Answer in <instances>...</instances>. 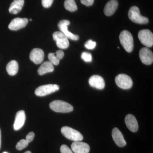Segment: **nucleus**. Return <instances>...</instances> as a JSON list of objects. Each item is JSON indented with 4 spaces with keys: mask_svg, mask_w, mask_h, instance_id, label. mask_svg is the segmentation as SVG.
<instances>
[{
    "mask_svg": "<svg viewBox=\"0 0 153 153\" xmlns=\"http://www.w3.org/2000/svg\"><path fill=\"white\" fill-rule=\"evenodd\" d=\"M60 150L61 153H73L72 151L66 145L61 146Z\"/></svg>",
    "mask_w": 153,
    "mask_h": 153,
    "instance_id": "nucleus-27",
    "label": "nucleus"
},
{
    "mask_svg": "<svg viewBox=\"0 0 153 153\" xmlns=\"http://www.w3.org/2000/svg\"><path fill=\"white\" fill-rule=\"evenodd\" d=\"M59 85L56 84H47L37 88L35 93L38 96H45L59 90Z\"/></svg>",
    "mask_w": 153,
    "mask_h": 153,
    "instance_id": "nucleus-5",
    "label": "nucleus"
},
{
    "mask_svg": "<svg viewBox=\"0 0 153 153\" xmlns=\"http://www.w3.org/2000/svg\"><path fill=\"white\" fill-rule=\"evenodd\" d=\"M1 129H0V149H1Z\"/></svg>",
    "mask_w": 153,
    "mask_h": 153,
    "instance_id": "nucleus-32",
    "label": "nucleus"
},
{
    "mask_svg": "<svg viewBox=\"0 0 153 153\" xmlns=\"http://www.w3.org/2000/svg\"><path fill=\"white\" fill-rule=\"evenodd\" d=\"M55 56L59 59V60H61L64 57V53L62 50H57L55 53Z\"/></svg>",
    "mask_w": 153,
    "mask_h": 153,
    "instance_id": "nucleus-30",
    "label": "nucleus"
},
{
    "mask_svg": "<svg viewBox=\"0 0 153 153\" xmlns=\"http://www.w3.org/2000/svg\"><path fill=\"white\" fill-rule=\"evenodd\" d=\"M3 153H8L7 152H4Z\"/></svg>",
    "mask_w": 153,
    "mask_h": 153,
    "instance_id": "nucleus-35",
    "label": "nucleus"
},
{
    "mask_svg": "<svg viewBox=\"0 0 153 153\" xmlns=\"http://www.w3.org/2000/svg\"><path fill=\"white\" fill-rule=\"evenodd\" d=\"M139 56L141 61L146 65H151L153 62V54L148 47H143L140 50Z\"/></svg>",
    "mask_w": 153,
    "mask_h": 153,
    "instance_id": "nucleus-10",
    "label": "nucleus"
},
{
    "mask_svg": "<svg viewBox=\"0 0 153 153\" xmlns=\"http://www.w3.org/2000/svg\"><path fill=\"white\" fill-rule=\"evenodd\" d=\"M115 82L119 87L123 89L131 88L133 85L131 78L125 74H119L115 77Z\"/></svg>",
    "mask_w": 153,
    "mask_h": 153,
    "instance_id": "nucleus-7",
    "label": "nucleus"
},
{
    "mask_svg": "<svg viewBox=\"0 0 153 153\" xmlns=\"http://www.w3.org/2000/svg\"><path fill=\"white\" fill-rule=\"evenodd\" d=\"M61 132L66 138L74 141V142L81 141L83 140V136L82 134L69 127H63L61 128Z\"/></svg>",
    "mask_w": 153,
    "mask_h": 153,
    "instance_id": "nucleus-4",
    "label": "nucleus"
},
{
    "mask_svg": "<svg viewBox=\"0 0 153 153\" xmlns=\"http://www.w3.org/2000/svg\"><path fill=\"white\" fill-rule=\"evenodd\" d=\"M81 58L86 62H90L92 61V56L91 54L87 52H83L81 56Z\"/></svg>",
    "mask_w": 153,
    "mask_h": 153,
    "instance_id": "nucleus-25",
    "label": "nucleus"
},
{
    "mask_svg": "<svg viewBox=\"0 0 153 153\" xmlns=\"http://www.w3.org/2000/svg\"><path fill=\"white\" fill-rule=\"evenodd\" d=\"M54 0H42V5L44 8H48L52 6Z\"/></svg>",
    "mask_w": 153,
    "mask_h": 153,
    "instance_id": "nucleus-28",
    "label": "nucleus"
},
{
    "mask_svg": "<svg viewBox=\"0 0 153 153\" xmlns=\"http://www.w3.org/2000/svg\"><path fill=\"white\" fill-rule=\"evenodd\" d=\"M88 82L90 86L97 89H103L105 86L104 79L102 76L98 75L91 76L89 78Z\"/></svg>",
    "mask_w": 153,
    "mask_h": 153,
    "instance_id": "nucleus-14",
    "label": "nucleus"
},
{
    "mask_svg": "<svg viewBox=\"0 0 153 153\" xmlns=\"http://www.w3.org/2000/svg\"><path fill=\"white\" fill-rule=\"evenodd\" d=\"M70 22L67 20L60 21L58 24V27L60 32L63 33L68 39L73 41H77L79 39V36L75 35L69 32L68 30V26L70 25Z\"/></svg>",
    "mask_w": 153,
    "mask_h": 153,
    "instance_id": "nucleus-9",
    "label": "nucleus"
},
{
    "mask_svg": "<svg viewBox=\"0 0 153 153\" xmlns=\"http://www.w3.org/2000/svg\"><path fill=\"white\" fill-rule=\"evenodd\" d=\"M128 16L132 22L136 24H146L149 22L148 18L140 15L139 9L136 6L131 7L128 11Z\"/></svg>",
    "mask_w": 153,
    "mask_h": 153,
    "instance_id": "nucleus-3",
    "label": "nucleus"
},
{
    "mask_svg": "<svg viewBox=\"0 0 153 153\" xmlns=\"http://www.w3.org/2000/svg\"><path fill=\"white\" fill-rule=\"evenodd\" d=\"M44 57V53L42 49L35 48L31 51L30 58L31 61L36 64H40L43 62Z\"/></svg>",
    "mask_w": 153,
    "mask_h": 153,
    "instance_id": "nucleus-12",
    "label": "nucleus"
},
{
    "mask_svg": "<svg viewBox=\"0 0 153 153\" xmlns=\"http://www.w3.org/2000/svg\"><path fill=\"white\" fill-rule=\"evenodd\" d=\"M80 2L82 4L88 7L93 4L94 0H80Z\"/></svg>",
    "mask_w": 153,
    "mask_h": 153,
    "instance_id": "nucleus-31",
    "label": "nucleus"
},
{
    "mask_svg": "<svg viewBox=\"0 0 153 153\" xmlns=\"http://www.w3.org/2000/svg\"><path fill=\"white\" fill-rule=\"evenodd\" d=\"M29 144V143L26 140H21L19 142L17 143L16 148L18 150H22L23 149L27 147Z\"/></svg>",
    "mask_w": 153,
    "mask_h": 153,
    "instance_id": "nucleus-24",
    "label": "nucleus"
},
{
    "mask_svg": "<svg viewBox=\"0 0 153 153\" xmlns=\"http://www.w3.org/2000/svg\"><path fill=\"white\" fill-rule=\"evenodd\" d=\"M30 21H32V19H30Z\"/></svg>",
    "mask_w": 153,
    "mask_h": 153,
    "instance_id": "nucleus-34",
    "label": "nucleus"
},
{
    "mask_svg": "<svg viewBox=\"0 0 153 153\" xmlns=\"http://www.w3.org/2000/svg\"><path fill=\"white\" fill-rule=\"evenodd\" d=\"M54 70L53 64L49 61H47L41 64L38 69V72L39 75H42L46 73L53 72Z\"/></svg>",
    "mask_w": 153,
    "mask_h": 153,
    "instance_id": "nucleus-20",
    "label": "nucleus"
},
{
    "mask_svg": "<svg viewBox=\"0 0 153 153\" xmlns=\"http://www.w3.org/2000/svg\"><path fill=\"white\" fill-rule=\"evenodd\" d=\"M125 122L129 129L133 132H136L138 130V124L135 117L132 114L127 115L125 118Z\"/></svg>",
    "mask_w": 153,
    "mask_h": 153,
    "instance_id": "nucleus-17",
    "label": "nucleus"
},
{
    "mask_svg": "<svg viewBox=\"0 0 153 153\" xmlns=\"http://www.w3.org/2000/svg\"><path fill=\"white\" fill-rule=\"evenodd\" d=\"M28 23V19L26 18H15L12 20L9 24V29L13 31H16L24 28L27 26Z\"/></svg>",
    "mask_w": 153,
    "mask_h": 153,
    "instance_id": "nucleus-11",
    "label": "nucleus"
},
{
    "mask_svg": "<svg viewBox=\"0 0 153 153\" xmlns=\"http://www.w3.org/2000/svg\"><path fill=\"white\" fill-rule=\"evenodd\" d=\"M141 43L147 47H152L153 45V34L149 30H140L138 35Z\"/></svg>",
    "mask_w": 153,
    "mask_h": 153,
    "instance_id": "nucleus-6",
    "label": "nucleus"
},
{
    "mask_svg": "<svg viewBox=\"0 0 153 153\" xmlns=\"http://www.w3.org/2000/svg\"><path fill=\"white\" fill-rule=\"evenodd\" d=\"M35 134L33 132H30L26 136V140L28 143L31 142L34 139Z\"/></svg>",
    "mask_w": 153,
    "mask_h": 153,
    "instance_id": "nucleus-29",
    "label": "nucleus"
},
{
    "mask_svg": "<svg viewBox=\"0 0 153 153\" xmlns=\"http://www.w3.org/2000/svg\"><path fill=\"white\" fill-rule=\"evenodd\" d=\"M118 6L117 0H110L105 5L104 9L105 14L108 16H112L115 12Z\"/></svg>",
    "mask_w": 153,
    "mask_h": 153,
    "instance_id": "nucleus-18",
    "label": "nucleus"
},
{
    "mask_svg": "<svg viewBox=\"0 0 153 153\" xmlns=\"http://www.w3.org/2000/svg\"><path fill=\"white\" fill-rule=\"evenodd\" d=\"M25 153H31L30 151H27V152H25Z\"/></svg>",
    "mask_w": 153,
    "mask_h": 153,
    "instance_id": "nucleus-33",
    "label": "nucleus"
},
{
    "mask_svg": "<svg viewBox=\"0 0 153 153\" xmlns=\"http://www.w3.org/2000/svg\"><path fill=\"white\" fill-rule=\"evenodd\" d=\"M49 107L52 111L56 112L68 113L73 110L71 105L62 100H54L50 103Z\"/></svg>",
    "mask_w": 153,
    "mask_h": 153,
    "instance_id": "nucleus-2",
    "label": "nucleus"
},
{
    "mask_svg": "<svg viewBox=\"0 0 153 153\" xmlns=\"http://www.w3.org/2000/svg\"><path fill=\"white\" fill-rule=\"evenodd\" d=\"M85 48L88 49H93L96 46V42L92 41L91 40L88 41L84 45Z\"/></svg>",
    "mask_w": 153,
    "mask_h": 153,
    "instance_id": "nucleus-26",
    "label": "nucleus"
},
{
    "mask_svg": "<svg viewBox=\"0 0 153 153\" xmlns=\"http://www.w3.org/2000/svg\"><path fill=\"white\" fill-rule=\"evenodd\" d=\"M120 41L121 45L128 52H131L134 47V39L132 35L127 30H123L120 33Z\"/></svg>",
    "mask_w": 153,
    "mask_h": 153,
    "instance_id": "nucleus-1",
    "label": "nucleus"
},
{
    "mask_svg": "<svg viewBox=\"0 0 153 153\" xmlns=\"http://www.w3.org/2000/svg\"><path fill=\"white\" fill-rule=\"evenodd\" d=\"M112 136L115 143L120 147H123L126 145L123 135L117 128H115L113 129Z\"/></svg>",
    "mask_w": 153,
    "mask_h": 153,
    "instance_id": "nucleus-15",
    "label": "nucleus"
},
{
    "mask_svg": "<svg viewBox=\"0 0 153 153\" xmlns=\"http://www.w3.org/2000/svg\"><path fill=\"white\" fill-rule=\"evenodd\" d=\"M71 149L74 153H89L90 149L89 145L80 141L74 142L72 143Z\"/></svg>",
    "mask_w": 153,
    "mask_h": 153,
    "instance_id": "nucleus-13",
    "label": "nucleus"
},
{
    "mask_svg": "<svg viewBox=\"0 0 153 153\" xmlns=\"http://www.w3.org/2000/svg\"><path fill=\"white\" fill-rule=\"evenodd\" d=\"M24 3V0H14L9 8V12L13 14L18 13L22 10Z\"/></svg>",
    "mask_w": 153,
    "mask_h": 153,
    "instance_id": "nucleus-19",
    "label": "nucleus"
},
{
    "mask_svg": "<svg viewBox=\"0 0 153 153\" xmlns=\"http://www.w3.org/2000/svg\"><path fill=\"white\" fill-rule=\"evenodd\" d=\"M53 38L56 45L61 49H66L69 46L68 38L61 32H55L53 34Z\"/></svg>",
    "mask_w": 153,
    "mask_h": 153,
    "instance_id": "nucleus-8",
    "label": "nucleus"
},
{
    "mask_svg": "<svg viewBox=\"0 0 153 153\" xmlns=\"http://www.w3.org/2000/svg\"><path fill=\"white\" fill-rule=\"evenodd\" d=\"M7 72L11 76L16 75L19 70V64L16 60H11L6 67Z\"/></svg>",
    "mask_w": 153,
    "mask_h": 153,
    "instance_id": "nucleus-21",
    "label": "nucleus"
},
{
    "mask_svg": "<svg viewBox=\"0 0 153 153\" xmlns=\"http://www.w3.org/2000/svg\"><path fill=\"white\" fill-rule=\"evenodd\" d=\"M64 7L71 12H75L77 10V7L74 0H65Z\"/></svg>",
    "mask_w": 153,
    "mask_h": 153,
    "instance_id": "nucleus-22",
    "label": "nucleus"
},
{
    "mask_svg": "<svg viewBox=\"0 0 153 153\" xmlns=\"http://www.w3.org/2000/svg\"><path fill=\"white\" fill-rule=\"evenodd\" d=\"M26 120V115L23 110L19 111L17 112L14 123V129L18 131L20 129L25 123Z\"/></svg>",
    "mask_w": 153,
    "mask_h": 153,
    "instance_id": "nucleus-16",
    "label": "nucleus"
},
{
    "mask_svg": "<svg viewBox=\"0 0 153 153\" xmlns=\"http://www.w3.org/2000/svg\"><path fill=\"white\" fill-rule=\"evenodd\" d=\"M48 57L49 62H51L53 65L57 66L60 63V60L55 56V53H49Z\"/></svg>",
    "mask_w": 153,
    "mask_h": 153,
    "instance_id": "nucleus-23",
    "label": "nucleus"
}]
</instances>
